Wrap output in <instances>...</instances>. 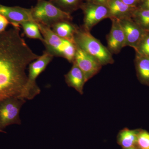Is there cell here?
Masks as SVG:
<instances>
[{
	"instance_id": "cell-1",
	"label": "cell",
	"mask_w": 149,
	"mask_h": 149,
	"mask_svg": "<svg viewBox=\"0 0 149 149\" xmlns=\"http://www.w3.org/2000/svg\"><path fill=\"white\" fill-rule=\"evenodd\" d=\"M39 56L21 37L20 28L0 33V102L12 97L24 99L27 67Z\"/></svg>"
},
{
	"instance_id": "cell-2",
	"label": "cell",
	"mask_w": 149,
	"mask_h": 149,
	"mask_svg": "<svg viewBox=\"0 0 149 149\" xmlns=\"http://www.w3.org/2000/svg\"><path fill=\"white\" fill-rule=\"evenodd\" d=\"M74 43L76 47L96 59L102 66L114 63L113 54L107 48L82 27H78L74 34Z\"/></svg>"
},
{
	"instance_id": "cell-3",
	"label": "cell",
	"mask_w": 149,
	"mask_h": 149,
	"mask_svg": "<svg viewBox=\"0 0 149 149\" xmlns=\"http://www.w3.org/2000/svg\"><path fill=\"white\" fill-rule=\"evenodd\" d=\"M37 23L44 39L42 43L45 51L54 56L63 58L72 63L76 50L74 43L59 37L50 27Z\"/></svg>"
},
{
	"instance_id": "cell-4",
	"label": "cell",
	"mask_w": 149,
	"mask_h": 149,
	"mask_svg": "<svg viewBox=\"0 0 149 149\" xmlns=\"http://www.w3.org/2000/svg\"><path fill=\"white\" fill-rule=\"evenodd\" d=\"M31 9L33 21L50 28L60 22L72 21L73 19L71 14L61 10L49 1L37 0Z\"/></svg>"
},
{
	"instance_id": "cell-5",
	"label": "cell",
	"mask_w": 149,
	"mask_h": 149,
	"mask_svg": "<svg viewBox=\"0 0 149 149\" xmlns=\"http://www.w3.org/2000/svg\"><path fill=\"white\" fill-rule=\"evenodd\" d=\"M54 57L45 51L42 55L40 56L38 58L29 65L28 79L23 94L24 100H33L41 93V90L36 83V80L40 74L46 69Z\"/></svg>"
},
{
	"instance_id": "cell-6",
	"label": "cell",
	"mask_w": 149,
	"mask_h": 149,
	"mask_svg": "<svg viewBox=\"0 0 149 149\" xmlns=\"http://www.w3.org/2000/svg\"><path fill=\"white\" fill-rule=\"evenodd\" d=\"M26 100L12 97L0 102V128L3 130L7 126L13 124L20 125L19 113L22 107Z\"/></svg>"
},
{
	"instance_id": "cell-7",
	"label": "cell",
	"mask_w": 149,
	"mask_h": 149,
	"mask_svg": "<svg viewBox=\"0 0 149 149\" xmlns=\"http://www.w3.org/2000/svg\"><path fill=\"white\" fill-rule=\"evenodd\" d=\"M80 9L84 15L82 27L89 32L102 20L110 18L109 10L107 6L84 1Z\"/></svg>"
},
{
	"instance_id": "cell-8",
	"label": "cell",
	"mask_w": 149,
	"mask_h": 149,
	"mask_svg": "<svg viewBox=\"0 0 149 149\" xmlns=\"http://www.w3.org/2000/svg\"><path fill=\"white\" fill-rule=\"evenodd\" d=\"M76 52L73 62L75 63L83 71L86 82H87L98 74L103 66L93 57L78 47L76 46Z\"/></svg>"
},
{
	"instance_id": "cell-9",
	"label": "cell",
	"mask_w": 149,
	"mask_h": 149,
	"mask_svg": "<svg viewBox=\"0 0 149 149\" xmlns=\"http://www.w3.org/2000/svg\"><path fill=\"white\" fill-rule=\"evenodd\" d=\"M0 14L7 19L13 27L20 28V24L26 21H34L31 8L21 7L7 6L0 4Z\"/></svg>"
},
{
	"instance_id": "cell-10",
	"label": "cell",
	"mask_w": 149,
	"mask_h": 149,
	"mask_svg": "<svg viewBox=\"0 0 149 149\" xmlns=\"http://www.w3.org/2000/svg\"><path fill=\"white\" fill-rule=\"evenodd\" d=\"M111 29L107 36V49L112 54H117L125 47L124 32L118 19L112 18Z\"/></svg>"
},
{
	"instance_id": "cell-11",
	"label": "cell",
	"mask_w": 149,
	"mask_h": 149,
	"mask_svg": "<svg viewBox=\"0 0 149 149\" xmlns=\"http://www.w3.org/2000/svg\"><path fill=\"white\" fill-rule=\"evenodd\" d=\"M125 37V47L136 49L146 31H144L131 18L119 20Z\"/></svg>"
},
{
	"instance_id": "cell-12",
	"label": "cell",
	"mask_w": 149,
	"mask_h": 149,
	"mask_svg": "<svg viewBox=\"0 0 149 149\" xmlns=\"http://www.w3.org/2000/svg\"><path fill=\"white\" fill-rule=\"evenodd\" d=\"M107 6L109 10L110 18L120 20L131 18L137 8L130 6L121 0H109Z\"/></svg>"
},
{
	"instance_id": "cell-13",
	"label": "cell",
	"mask_w": 149,
	"mask_h": 149,
	"mask_svg": "<svg viewBox=\"0 0 149 149\" xmlns=\"http://www.w3.org/2000/svg\"><path fill=\"white\" fill-rule=\"evenodd\" d=\"M64 77L68 87L74 88L80 95H83L84 85L87 82L83 71L74 62L72 63L71 69Z\"/></svg>"
},
{
	"instance_id": "cell-14",
	"label": "cell",
	"mask_w": 149,
	"mask_h": 149,
	"mask_svg": "<svg viewBox=\"0 0 149 149\" xmlns=\"http://www.w3.org/2000/svg\"><path fill=\"white\" fill-rule=\"evenodd\" d=\"M134 63L139 82L149 86V58L136 53Z\"/></svg>"
},
{
	"instance_id": "cell-15",
	"label": "cell",
	"mask_w": 149,
	"mask_h": 149,
	"mask_svg": "<svg viewBox=\"0 0 149 149\" xmlns=\"http://www.w3.org/2000/svg\"><path fill=\"white\" fill-rule=\"evenodd\" d=\"M78 27L72 21H63L54 24L51 28L59 37L74 43V35Z\"/></svg>"
},
{
	"instance_id": "cell-16",
	"label": "cell",
	"mask_w": 149,
	"mask_h": 149,
	"mask_svg": "<svg viewBox=\"0 0 149 149\" xmlns=\"http://www.w3.org/2000/svg\"><path fill=\"white\" fill-rule=\"evenodd\" d=\"M140 129L130 130L128 128L120 130L117 136V142L123 149L136 147Z\"/></svg>"
},
{
	"instance_id": "cell-17",
	"label": "cell",
	"mask_w": 149,
	"mask_h": 149,
	"mask_svg": "<svg viewBox=\"0 0 149 149\" xmlns=\"http://www.w3.org/2000/svg\"><path fill=\"white\" fill-rule=\"evenodd\" d=\"M52 4L66 13L71 14L80 9L84 0H49Z\"/></svg>"
},
{
	"instance_id": "cell-18",
	"label": "cell",
	"mask_w": 149,
	"mask_h": 149,
	"mask_svg": "<svg viewBox=\"0 0 149 149\" xmlns=\"http://www.w3.org/2000/svg\"><path fill=\"white\" fill-rule=\"evenodd\" d=\"M20 27L23 29L24 34L28 38L37 39L43 42L44 38L40 32L38 24L34 21H26L20 24Z\"/></svg>"
},
{
	"instance_id": "cell-19",
	"label": "cell",
	"mask_w": 149,
	"mask_h": 149,
	"mask_svg": "<svg viewBox=\"0 0 149 149\" xmlns=\"http://www.w3.org/2000/svg\"><path fill=\"white\" fill-rule=\"evenodd\" d=\"M131 18L143 30L149 32V9L137 8Z\"/></svg>"
},
{
	"instance_id": "cell-20",
	"label": "cell",
	"mask_w": 149,
	"mask_h": 149,
	"mask_svg": "<svg viewBox=\"0 0 149 149\" xmlns=\"http://www.w3.org/2000/svg\"><path fill=\"white\" fill-rule=\"evenodd\" d=\"M135 51L136 54L149 58V32H145Z\"/></svg>"
},
{
	"instance_id": "cell-21",
	"label": "cell",
	"mask_w": 149,
	"mask_h": 149,
	"mask_svg": "<svg viewBox=\"0 0 149 149\" xmlns=\"http://www.w3.org/2000/svg\"><path fill=\"white\" fill-rule=\"evenodd\" d=\"M136 146L138 149H149V133L146 130L140 129Z\"/></svg>"
},
{
	"instance_id": "cell-22",
	"label": "cell",
	"mask_w": 149,
	"mask_h": 149,
	"mask_svg": "<svg viewBox=\"0 0 149 149\" xmlns=\"http://www.w3.org/2000/svg\"><path fill=\"white\" fill-rule=\"evenodd\" d=\"M9 24H10L7 19L0 14V33L6 31V29Z\"/></svg>"
},
{
	"instance_id": "cell-23",
	"label": "cell",
	"mask_w": 149,
	"mask_h": 149,
	"mask_svg": "<svg viewBox=\"0 0 149 149\" xmlns=\"http://www.w3.org/2000/svg\"><path fill=\"white\" fill-rule=\"evenodd\" d=\"M121 1L127 5L137 8L141 0H121Z\"/></svg>"
},
{
	"instance_id": "cell-24",
	"label": "cell",
	"mask_w": 149,
	"mask_h": 149,
	"mask_svg": "<svg viewBox=\"0 0 149 149\" xmlns=\"http://www.w3.org/2000/svg\"><path fill=\"white\" fill-rule=\"evenodd\" d=\"M137 8L149 9V0H141Z\"/></svg>"
},
{
	"instance_id": "cell-25",
	"label": "cell",
	"mask_w": 149,
	"mask_h": 149,
	"mask_svg": "<svg viewBox=\"0 0 149 149\" xmlns=\"http://www.w3.org/2000/svg\"><path fill=\"white\" fill-rule=\"evenodd\" d=\"M84 1L93 3L107 6L109 0H84Z\"/></svg>"
},
{
	"instance_id": "cell-26",
	"label": "cell",
	"mask_w": 149,
	"mask_h": 149,
	"mask_svg": "<svg viewBox=\"0 0 149 149\" xmlns=\"http://www.w3.org/2000/svg\"><path fill=\"white\" fill-rule=\"evenodd\" d=\"M123 149H138L136 147H132V148H124Z\"/></svg>"
},
{
	"instance_id": "cell-27",
	"label": "cell",
	"mask_w": 149,
	"mask_h": 149,
	"mask_svg": "<svg viewBox=\"0 0 149 149\" xmlns=\"http://www.w3.org/2000/svg\"><path fill=\"white\" fill-rule=\"evenodd\" d=\"M0 133H6V132L0 128Z\"/></svg>"
}]
</instances>
